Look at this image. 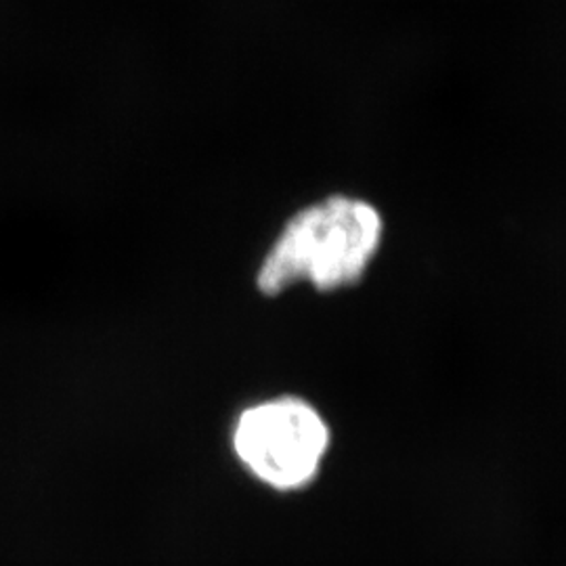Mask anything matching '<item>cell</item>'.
<instances>
[{
    "mask_svg": "<svg viewBox=\"0 0 566 566\" xmlns=\"http://www.w3.org/2000/svg\"><path fill=\"white\" fill-rule=\"evenodd\" d=\"M385 240L382 212L355 196H327L294 212L256 269V287L280 296L306 283L338 292L361 282Z\"/></svg>",
    "mask_w": 566,
    "mask_h": 566,
    "instance_id": "obj_1",
    "label": "cell"
},
{
    "mask_svg": "<svg viewBox=\"0 0 566 566\" xmlns=\"http://www.w3.org/2000/svg\"><path fill=\"white\" fill-rule=\"evenodd\" d=\"M233 443L243 464L266 485L296 489L317 474L329 428L304 399L280 397L245 409Z\"/></svg>",
    "mask_w": 566,
    "mask_h": 566,
    "instance_id": "obj_2",
    "label": "cell"
}]
</instances>
